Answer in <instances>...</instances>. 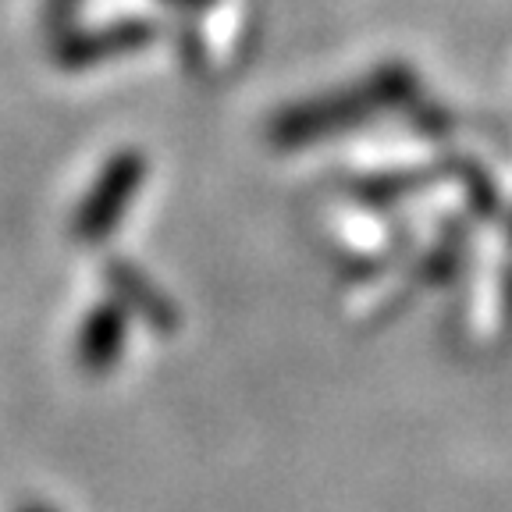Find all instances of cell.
Listing matches in <instances>:
<instances>
[{"label": "cell", "mask_w": 512, "mask_h": 512, "mask_svg": "<svg viewBox=\"0 0 512 512\" xmlns=\"http://www.w3.org/2000/svg\"><path fill=\"white\" fill-rule=\"evenodd\" d=\"M47 8L57 11V15H68L75 8V0H47Z\"/></svg>", "instance_id": "1"}, {"label": "cell", "mask_w": 512, "mask_h": 512, "mask_svg": "<svg viewBox=\"0 0 512 512\" xmlns=\"http://www.w3.org/2000/svg\"><path fill=\"white\" fill-rule=\"evenodd\" d=\"M168 4H207V0H168Z\"/></svg>", "instance_id": "2"}]
</instances>
